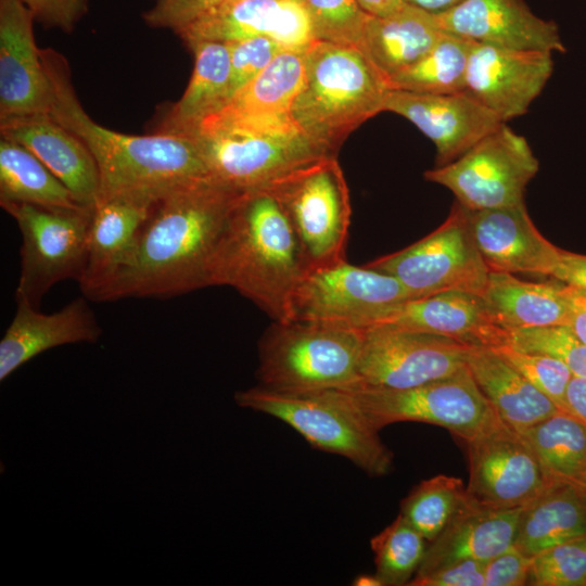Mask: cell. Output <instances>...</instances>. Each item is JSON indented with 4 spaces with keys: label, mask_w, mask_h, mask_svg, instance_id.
Returning a JSON list of instances; mask_svg holds the SVG:
<instances>
[{
    "label": "cell",
    "mask_w": 586,
    "mask_h": 586,
    "mask_svg": "<svg viewBox=\"0 0 586 586\" xmlns=\"http://www.w3.org/2000/svg\"><path fill=\"white\" fill-rule=\"evenodd\" d=\"M570 306V320L566 326L573 335L586 344V291L564 284Z\"/></svg>",
    "instance_id": "obj_48"
},
{
    "label": "cell",
    "mask_w": 586,
    "mask_h": 586,
    "mask_svg": "<svg viewBox=\"0 0 586 586\" xmlns=\"http://www.w3.org/2000/svg\"><path fill=\"white\" fill-rule=\"evenodd\" d=\"M304 61V85L291 117L314 144L336 155L351 132L384 111L388 82L355 46L315 39Z\"/></svg>",
    "instance_id": "obj_4"
},
{
    "label": "cell",
    "mask_w": 586,
    "mask_h": 586,
    "mask_svg": "<svg viewBox=\"0 0 586 586\" xmlns=\"http://www.w3.org/2000/svg\"><path fill=\"white\" fill-rule=\"evenodd\" d=\"M306 10L315 39L357 47L370 16L357 0H298Z\"/></svg>",
    "instance_id": "obj_38"
},
{
    "label": "cell",
    "mask_w": 586,
    "mask_h": 586,
    "mask_svg": "<svg viewBox=\"0 0 586 586\" xmlns=\"http://www.w3.org/2000/svg\"><path fill=\"white\" fill-rule=\"evenodd\" d=\"M362 330L305 321H275L258 342L260 386L289 393L359 384Z\"/></svg>",
    "instance_id": "obj_7"
},
{
    "label": "cell",
    "mask_w": 586,
    "mask_h": 586,
    "mask_svg": "<svg viewBox=\"0 0 586 586\" xmlns=\"http://www.w3.org/2000/svg\"><path fill=\"white\" fill-rule=\"evenodd\" d=\"M523 508H487L468 498L461 510L431 542L415 576L467 559L486 562L507 550L514 545Z\"/></svg>",
    "instance_id": "obj_26"
},
{
    "label": "cell",
    "mask_w": 586,
    "mask_h": 586,
    "mask_svg": "<svg viewBox=\"0 0 586 586\" xmlns=\"http://www.w3.org/2000/svg\"><path fill=\"white\" fill-rule=\"evenodd\" d=\"M539 163L526 139L504 123L455 161L424 171V179L450 190L469 211L524 203Z\"/></svg>",
    "instance_id": "obj_13"
},
{
    "label": "cell",
    "mask_w": 586,
    "mask_h": 586,
    "mask_svg": "<svg viewBox=\"0 0 586 586\" xmlns=\"http://www.w3.org/2000/svg\"><path fill=\"white\" fill-rule=\"evenodd\" d=\"M484 563L467 559L438 568L425 575L415 576L411 586H484Z\"/></svg>",
    "instance_id": "obj_45"
},
{
    "label": "cell",
    "mask_w": 586,
    "mask_h": 586,
    "mask_svg": "<svg viewBox=\"0 0 586 586\" xmlns=\"http://www.w3.org/2000/svg\"><path fill=\"white\" fill-rule=\"evenodd\" d=\"M467 366L500 421L518 432L562 410L495 348L471 347Z\"/></svg>",
    "instance_id": "obj_28"
},
{
    "label": "cell",
    "mask_w": 586,
    "mask_h": 586,
    "mask_svg": "<svg viewBox=\"0 0 586 586\" xmlns=\"http://www.w3.org/2000/svg\"><path fill=\"white\" fill-rule=\"evenodd\" d=\"M522 435L552 483L577 484L586 467V424L565 410L533 424Z\"/></svg>",
    "instance_id": "obj_34"
},
{
    "label": "cell",
    "mask_w": 586,
    "mask_h": 586,
    "mask_svg": "<svg viewBox=\"0 0 586 586\" xmlns=\"http://www.w3.org/2000/svg\"><path fill=\"white\" fill-rule=\"evenodd\" d=\"M538 391L564 410V395L574 375L569 366L555 356L518 351L509 345L495 348Z\"/></svg>",
    "instance_id": "obj_41"
},
{
    "label": "cell",
    "mask_w": 586,
    "mask_h": 586,
    "mask_svg": "<svg viewBox=\"0 0 586 586\" xmlns=\"http://www.w3.org/2000/svg\"><path fill=\"white\" fill-rule=\"evenodd\" d=\"M177 34L186 44L263 36L298 51L315 40L309 16L298 0H226Z\"/></svg>",
    "instance_id": "obj_20"
},
{
    "label": "cell",
    "mask_w": 586,
    "mask_h": 586,
    "mask_svg": "<svg viewBox=\"0 0 586 586\" xmlns=\"http://www.w3.org/2000/svg\"><path fill=\"white\" fill-rule=\"evenodd\" d=\"M354 585H358V586H382V583L380 582V579L377 577L375 574L374 575L361 574L354 581Z\"/></svg>",
    "instance_id": "obj_52"
},
{
    "label": "cell",
    "mask_w": 586,
    "mask_h": 586,
    "mask_svg": "<svg viewBox=\"0 0 586 586\" xmlns=\"http://www.w3.org/2000/svg\"><path fill=\"white\" fill-rule=\"evenodd\" d=\"M46 27H56L63 31L74 29L76 23L87 12V0H21Z\"/></svg>",
    "instance_id": "obj_46"
},
{
    "label": "cell",
    "mask_w": 586,
    "mask_h": 586,
    "mask_svg": "<svg viewBox=\"0 0 586 586\" xmlns=\"http://www.w3.org/2000/svg\"><path fill=\"white\" fill-rule=\"evenodd\" d=\"M464 0H405V2L437 14L449 10Z\"/></svg>",
    "instance_id": "obj_51"
},
{
    "label": "cell",
    "mask_w": 586,
    "mask_h": 586,
    "mask_svg": "<svg viewBox=\"0 0 586 586\" xmlns=\"http://www.w3.org/2000/svg\"><path fill=\"white\" fill-rule=\"evenodd\" d=\"M375 326L435 333L471 347L498 348L508 344L509 334L494 319L484 297L466 291L409 300L393 308Z\"/></svg>",
    "instance_id": "obj_25"
},
{
    "label": "cell",
    "mask_w": 586,
    "mask_h": 586,
    "mask_svg": "<svg viewBox=\"0 0 586 586\" xmlns=\"http://www.w3.org/2000/svg\"><path fill=\"white\" fill-rule=\"evenodd\" d=\"M411 300L393 276L346 259L308 270L290 304L289 321L321 322L367 329Z\"/></svg>",
    "instance_id": "obj_12"
},
{
    "label": "cell",
    "mask_w": 586,
    "mask_h": 586,
    "mask_svg": "<svg viewBox=\"0 0 586 586\" xmlns=\"http://www.w3.org/2000/svg\"><path fill=\"white\" fill-rule=\"evenodd\" d=\"M260 189L285 213L308 270L345 259L352 206L336 155L309 161Z\"/></svg>",
    "instance_id": "obj_8"
},
{
    "label": "cell",
    "mask_w": 586,
    "mask_h": 586,
    "mask_svg": "<svg viewBox=\"0 0 586 586\" xmlns=\"http://www.w3.org/2000/svg\"><path fill=\"white\" fill-rule=\"evenodd\" d=\"M194 67L182 97L167 109L155 132L189 133L229 100L231 60L226 42L187 43Z\"/></svg>",
    "instance_id": "obj_29"
},
{
    "label": "cell",
    "mask_w": 586,
    "mask_h": 586,
    "mask_svg": "<svg viewBox=\"0 0 586 586\" xmlns=\"http://www.w3.org/2000/svg\"><path fill=\"white\" fill-rule=\"evenodd\" d=\"M226 43L231 60L229 100L285 50L273 39L263 36Z\"/></svg>",
    "instance_id": "obj_42"
},
{
    "label": "cell",
    "mask_w": 586,
    "mask_h": 586,
    "mask_svg": "<svg viewBox=\"0 0 586 586\" xmlns=\"http://www.w3.org/2000/svg\"><path fill=\"white\" fill-rule=\"evenodd\" d=\"M564 410L586 424V378L572 377L564 395Z\"/></svg>",
    "instance_id": "obj_49"
},
{
    "label": "cell",
    "mask_w": 586,
    "mask_h": 586,
    "mask_svg": "<svg viewBox=\"0 0 586 586\" xmlns=\"http://www.w3.org/2000/svg\"><path fill=\"white\" fill-rule=\"evenodd\" d=\"M470 348L424 331L394 326L362 329L357 386L406 390L447 378L467 366Z\"/></svg>",
    "instance_id": "obj_14"
},
{
    "label": "cell",
    "mask_w": 586,
    "mask_h": 586,
    "mask_svg": "<svg viewBox=\"0 0 586 586\" xmlns=\"http://www.w3.org/2000/svg\"><path fill=\"white\" fill-rule=\"evenodd\" d=\"M165 192L130 190L99 198L92 208L87 260L78 282L88 300L95 302L129 260L141 229Z\"/></svg>",
    "instance_id": "obj_17"
},
{
    "label": "cell",
    "mask_w": 586,
    "mask_h": 586,
    "mask_svg": "<svg viewBox=\"0 0 586 586\" xmlns=\"http://www.w3.org/2000/svg\"><path fill=\"white\" fill-rule=\"evenodd\" d=\"M471 44L470 40L443 31L419 61L388 81L390 89L429 94L466 91Z\"/></svg>",
    "instance_id": "obj_35"
},
{
    "label": "cell",
    "mask_w": 586,
    "mask_h": 586,
    "mask_svg": "<svg viewBox=\"0 0 586 586\" xmlns=\"http://www.w3.org/2000/svg\"><path fill=\"white\" fill-rule=\"evenodd\" d=\"M243 193L211 176L170 188L154 205L129 260L95 302L168 298L211 286L216 249Z\"/></svg>",
    "instance_id": "obj_1"
},
{
    "label": "cell",
    "mask_w": 586,
    "mask_h": 586,
    "mask_svg": "<svg viewBox=\"0 0 586 586\" xmlns=\"http://www.w3.org/2000/svg\"><path fill=\"white\" fill-rule=\"evenodd\" d=\"M527 584L586 586V537L561 543L532 557Z\"/></svg>",
    "instance_id": "obj_39"
},
{
    "label": "cell",
    "mask_w": 586,
    "mask_h": 586,
    "mask_svg": "<svg viewBox=\"0 0 586 586\" xmlns=\"http://www.w3.org/2000/svg\"><path fill=\"white\" fill-rule=\"evenodd\" d=\"M553 72L552 52L473 42L466 91L504 123L524 115Z\"/></svg>",
    "instance_id": "obj_16"
},
{
    "label": "cell",
    "mask_w": 586,
    "mask_h": 586,
    "mask_svg": "<svg viewBox=\"0 0 586 586\" xmlns=\"http://www.w3.org/2000/svg\"><path fill=\"white\" fill-rule=\"evenodd\" d=\"M463 482L435 475L421 481L402 500L400 513L428 542L434 540L467 504Z\"/></svg>",
    "instance_id": "obj_36"
},
{
    "label": "cell",
    "mask_w": 586,
    "mask_h": 586,
    "mask_svg": "<svg viewBox=\"0 0 586 586\" xmlns=\"http://www.w3.org/2000/svg\"><path fill=\"white\" fill-rule=\"evenodd\" d=\"M26 203L52 208L81 205L64 183L28 149L0 140V204Z\"/></svg>",
    "instance_id": "obj_33"
},
{
    "label": "cell",
    "mask_w": 586,
    "mask_h": 586,
    "mask_svg": "<svg viewBox=\"0 0 586 586\" xmlns=\"http://www.w3.org/2000/svg\"><path fill=\"white\" fill-rule=\"evenodd\" d=\"M532 558L514 545L484 563V586H522L528 582Z\"/></svg>",
    "instance_id": "obj_44"
},
{
    "label": "cell",
    "mask_w": 586,
    "mask_h": 586,
    "mask_svg": "<svg viewBox=\"0 0 586 586\" xmlns=\"http://www.w3.org/2000/svg\"><path fill=\"white\" fill-rule=\"evenodd\" d=\"M576 485L586 492V467Z\"/></svg>",
    "instance_id": "obj_53"
},
{
    "label": "cell",
    "mask_w": 586,
    "mask_h": 586,
    "mask_svg": "<svg viewBox=\"0 0 586 586\" xmlns=\"http://www.w3.org/2000/svg\"><path fill=\"white\" fill-rule=\"evenodd\" d=\"M552 278L586 291V255L562 250Z\"/></svg>",
    "instance_id": "obj_47"
},
{
    "label": "cell",
    "mask_w": 586,
    "mask_h": 586,
    "mask_svg": "<svg viewBox=\"0 0 586 586\" xmlns=\"http://www.w3.org/2000/svg\"><path fill=\"white\" fill-rule=\"evenodd\" d=\"M468 212L474 241L489 271L551 277L562 250L543 237L524 203Z\"/></svg>",
    "instance_id": "obj_22"
},
{
    "label": "cell",
    "mask_w": 586,
    "mask_h": 586,
    "mask_svg": "<svg viewBox=\"0 0 586 586\" xmlns=\"http://www.w3.org/2000/svg\"><path fill=\"white\" fill-rule=\"evenodd\" d=\"M507 345L560 358L574 375L586 378V344L581 343L566 326L509 330Z\"/></svg>",
    "instance_id": "obj_40"
},
{
    "label": "cell",
    "mask_w": 586,
    "mask_h": 586,
    "mask_svg": "<svg viewBox=\"0 0 586 586\" xmlns=\"http://www.w3.org/2000/svg\"><path fill=\"white\" fill-rule=\"evenodd\" d=\"M586 537V492L575 484L552 483L522 510L514 546L527 557Z\"/></svg>",
    "instance_id": "obj_31"
},
{
    "label": "cell",
    "mask_w": 586,
    "mask_h": 586,
    "mask_svg": "<svg viewBox=\"0 0 586 586\" xmlns=\"http://www.w3.org/2000/svg\"><path fill=\"white\" fill-rule=\"evenodd\" d=\"M425 538L402 514L370 540L382 586L408 585L426 551Z\"/></svg>",
    "instance_id": "obj_37"
},
{
    "label": "cell",
    "mask_w": 586,
    "mask_h": 586,
    "mask_svg": "<svg viewBox=\"0 0 586 586\" xmlns=\"http://www.w3.org/2000/svg\"><path fill=\"white\" fill-rule=\"evenodd\" d=\"M226 0H155L143 13V20L152 27L170 28L179 33Z\"/></svg>",
    "instance_id": "obj_43"
},
{
    "label": "cell",
    "mask_w": 586,
    "mask_h": 586,
    "mask_svg": "<svg viewBox=\"0 0 586 586\" xmlns=\"http://www.w3.org/2000/svg\"><path fill=\"white\" fill-rule=\"evenodd\" d=\"M360 8L370 15L384 16L387 15L406 2L405 0H357Z\"/></svg>",
    "instance_id": "obj_50"
},
{
    "label": "cell",
    "mask_w": 586,
    "mask_h": 586,
    "mask_svg": "<svg viewBox=\"0 0 586 586\" xmlns=\"http://www.w3.org/2000/svg\"><path fill=\"white\" fill-rule=\"evenodd\" d=\"M384 111L411 122L436 148V166L470 150L504 122L467 91L429 94L390 90Z\"/></svg>",
    "instance_id": "obj_18"
},
{
    "label": "cell",
    "mask_w": 586,
    "mask_h": 586,
    "mask_svg": "<svg viewBox=\"0 0 586 586\" xmlns=\"http://www.w3.org/2000/svg\"><path fill=\"white\" fill-rule=\"evenodd\" d=\"M40 54L53 89L50 114L91 152L100 175V196L130 190L167 191L209 176L190 135H127L95 123L77 98L65 56L51 48L40 49Z\"/></svg>",
    "instance_id": "obj_2"
},
{
    "label": "cell",
    "mask_w": 586,
    "mask_h": 586,
    "mask_svg": "<svg viewBox=\"0 0 586 586\" xmlns=\"http://www.w3.org/2000/svg\"><path fill=\"white\" fill-rule=\"evenodd\" d=\"M466 444V491L476 505L494 509L525 507L552 484L522 433L500 420Z\"/></svg>",
    "instance_id": "obj_15"
},
{
    "label": "cell",
    "mask_w": 586,
    "mask_h": 586,
    "mask_svg": "<svg viewBox=\"0 0 586 586\" xmlns=\"http://www.w3.org/2000/svg\"><path fill=\"white\" fill-rule=\"evenodd\" d=\"M1 138L17 142L35 154L85 207L100 196L97 163L85 143L50 113L0 119Z\"/></svg>",
    "instance_id": "obj_23"
},
{
    "label": "cell",
    "mask_w": 586,
    "mask_h": 586,
    "mask_svg": "<svg viewBox=\"0 0 586 586\" xmlns=\"http://www.w3.org/2000/svg\"><path fill=\"white\" fill-rule=\"evenodd\" d=\"M304 79V50H282L220 110L207 117L229 119L288 115Z\"/></svg>",
    "instance_id": "obj_32"
},
{
    "label": "cell",
    "mask_w": 586,
    "mask_h": 586,
    "mask_svg": "<svg viewBox=\"0 0 586 586\" xmlns=\"http://www.w3.org/2000/svg\"><path fill=\"white\" fill-rule=\"evenodd\" d=\"M441 28L467 40L513 50L564 52L558 25L524 0H464L435 14Z\"/></svg>",
    "instance_id": "obj_21"
},
{
    "label": "cell",
    "mask_w": 586,
    "mask_h": 586,
    "mask_svg": "<svg viewBox=\"0 0 586 586\" xmlns=\"http://www.w3.org/2000/svg\"><path fill=\"white\" fill-rule=\"evenodd\" d=\"M34 20L21 0H0V119L51 111L53 89Z\"/></svg>",
    "instance_id": "obj_19"
},
{
    "label": "cell",
    "mask_w": 586,
    "mask_h": 586,
    "mask_svg": "<svg viewBox=\"0 0 586 586\" xmlns=\"http://www.w3.org/2000/svg\"><path fill=\"white\" fill-rule=\"evenodd\" d=\"M187 135L196 142L208 175L242 192L260 189L317 157L334 155L306 138L291 114L207 117Z\"/></svg>",
    "instance_id": "obj_5"
},
{
    "label": "cell",
    "mask_w": 586,
    "mask_h": 586,
    "mask_svg": "<svg viewBox=\"0 0 586 586\" xmlns=\"http://www.w3.org/2000/svg\"><path fill=\"white\" fill-rule=\"evenodd\" d=\"M297 237L265 189L244 192L216 249L212 285H228L275 321L288 322L293 293L307 272Z\"/></svg>",
    "instance_id": "obj_3"
},
{
    "label": "cell",
    "mask_w": 586,
    "mask_h": 586,
    "mask_svg": "<svg viewBox=\"0 0 586 586\" xmlns=\"http://www.w3.org/2000/svg\"><path fill=\"white\" fill-rule=\"evenodd\" d=\"M22 237L21 269L15 300L39 308L50 289L67 279L79 282L86 266L93 207L52 208L1 203Z\"/></svg>",
    "instance_id": "obj_9"
},
{
    "label": "cell",
    "mask_w": 586,
    "mask_h": 586,
    "mask_svg": "<svg viewBox=\"0 0 586 586\" xmlns=\"http://www.w3.org/2000/svg\"><path fill=\"white\" fill-rule=\"evenodd\" d=\"M235 403L281 420L311 446L346 458L370 476L393 468V455L346 388L278 392L256 385L234 394Z\"/></svg>",
    "instance_id": "obj_6"
},
{
    "label": "cell",
    "mask_w": 586,
    "mask_h": 586,
    "mask_svg": "<svg viewBox=\"0 0 586 586\" xmlns=\"http://www.w3.org/2000/svg\"><path fill=\"white\" fill-rule=\"evenodd\" d=\"M366 266L395 277L411 300L446 291L482 295L489 273L474 241L469 212L457 201L434 231Z\"/></svg>",
    "instance_id": "obj_11"
},
{
    "label": "cell",
    "mask_w": 586,
    "mask_h": 586,
    "mask_svg": "<svg viewBox=\"0 0 586 586\" xmlns=\"http://www.w3.org/2000/svg\"><path fill=\"white\" fill-rule=\"evenodd\" d=\"M482 296L494 319L508 331L569 324L564 284L530 282L513 273L489 271Z\"/></svg>",
    "instance_id": "obj_30"
},
{
    "label": "cell",
    "mask_w": 586,
    "mask_h": 586,
    "mask_svg": "<svg viewBox=\"0 0 586 586\" xmlns=\"http://www.w3.org/2000/svg\"><path fill=\"white\" fill-rule=\"evenodd\" d=\"M346 390L379 431L395 422L416 421L445 428L468 442L500 420L468 366L447 378L406 390Z\"/></svg>",
    "instance_id": "obj_10"
},
{
    "label": "cell",
    "mask_w": 586,
    "mask_h": 586,
    "mask_svg": "<svg viewBox=\"0 0 586 586\" xmlns=\"http://www.w3.org/2000/svg\"><path fill=\"white\" fill-rule=\"evenodd\" d=\"M87 300L85 295L76 297L51 314L41 313L25 300H15V314L0 341V381L50 348L95 343L102 329Z\"/></svg>",
    "instance_id": "obj_24"
},
{
    "label": "cell",
    "mask_w": 586,
    "mask_h": 586,
    "mask_svg": "<svg viewBox=\"0 0 586 586\" xmlns=\"http://www.w3.org/2000/svg\"><path fill=\"white\" fill-rule=\"evenodd\" d=\"M443 31L434 13L406 2L387 15H370L357 48L388 82L419 61Z\"/></svg>",
    "instance_id": "obj_27"
}]
</instances>
